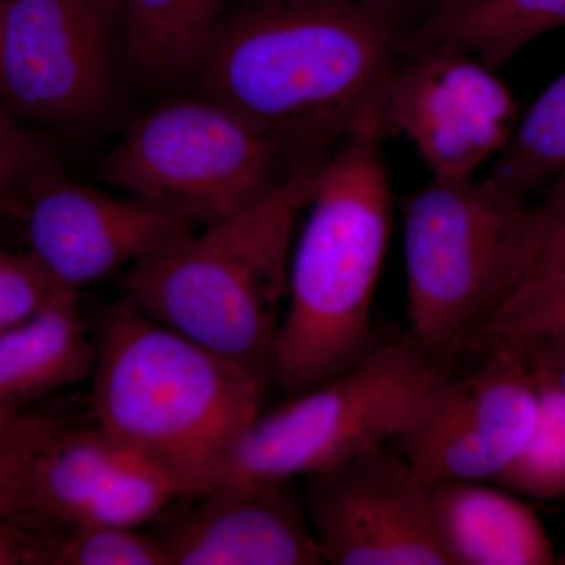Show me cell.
Returning a JSON list of instances; mask_svg holds the SVG:
<instances>
[{"mask_svg": "<svg viewBox=\"0 0 565 565\" xmlns=\"http://www.w3.org/2000/svg\"><path fill=\"white\" fill-rule=\"evenodd\" d=\"M51 565H167L154 534L126 527H71L63 531Z\"/></svg>", "mask_w": 565, "mask_h": 565, "instance_id": "25", "label": "cell"}, {"mask_svg": "<svg viewBox=\"0 0 565 565\" xmlns=\"http://www.w3.org/2000/svg\"><path fill=\"white\" fill-rule=\"evenodd\" d=\"M136 459L102 427H66L33 471L31 512L24 519L46 530L68 531L96 497Z\"/></svg>", "mask_w": 565, "mask_h": 565, "instance_id": "17", "label": "cell"}, {"mask_svg": "<svg viewBox=\"0 0 565 565\" xmlns=\"http://www.w3.org/2000/svg\"><path fill=\"white\" fill-rule=\"evenodd\" d=\"M382 139L345 137L316 180L275 356V381L291 396L344 374L375 349L371 310L392 233Z\"/></svg>", "mask_w": 565, "mask_h": 565, "instance_id": "4", "label": "cell"}, {"mask_svg": "<svg viewBox=\"0 0 565 565\" xmlns=\"http://www.w3.org/2000/svg\"><path fill=\"white\" fill-rule=\"evenodd\" d=\"M95 363L79 291L58 288L35 315L0 332V411H28L41 397L87 379Z\"/></svg>", "mask_w": 565, "mask_h": 565, "instance_id": "15", "label": "cell"}, {"mask_svg": "<svg viewBox=\"0 0 565 565\" xmlns=\"http://www.w3.org/2000/svg\"><path fill=\"white\" fill-rule=\"evenodd\" d=\"M412 22L352 0H243L200 58L204 98L326 162L356 132L381 137L385 93Z\"/></svg>", "mask_w": 565, "mask_h": 565, "instance_id": "1", "label": "cell"}, {"mask_svg": "<svg viewBox=\"0 0 565 565\" xmlns=\"http://www.w3.org/2000/svg\"><path fill=\"white\" fill-rule=\"evenodd\" d=\"M29 252L62 288L81 291L143 262L195 226L132 199H117L70 181L62 169L32 189L21 218Z\"/></svg>", "mask_w": 565, "mask_h": 565, "instance_id": "12", "label": "cell"}, {"mask_svg": "<svg viewBox=\"0 0 565 565\" xmlns=\"http://www.w3.org/2000/svg\"><path fill=\"white\" fill-rule=\"evenodd\" d=\"M154 534L167 565H318L323 559L289 481L222 484Z\"/></svg>", "mask_w": 565, "mask_h": 565, "instance_id": "13", "label": "cell"}, {"mask_svg": "<svg viewBox=\"0 0 565 565\" xmlns=\"http://www.w3.org/2000/svg\"><path fill=\"white\" fill-rule=\"evenodd\" d=\"M321 169L292 162L259 202L134 264L125 296L152 321L237 364L264 393L275 382L294 226Z\"/></svg>", "mask_w": 565, "mask_h": 565, "instance_id": "3", "label": "cell"}, {"mask_svg": "<svg viewBox=\"0 0 565 565\" xmlns=\"http://www.w3.org/2000/svg\"><path fill=\"white\" fill-rule=\"evenodd\" d=\"M61 534L24 516L0 519V565H51Z\"/></svg>", "mask_w": 565, "mask_h": 565, "instance_id": "27", "label": "cell"}, {"mask_svg": "<svg viewBox=\"0 0 565 565\" xmlns=\"http://www.w3.org/2000/svg\"><path fill=\"white\" fill-rule=\"evenodd\" d=\"M95 2L106 14L107 20L111 21L115 17H120L125 0H95Z\"/></svg>", "mask_w": 565, "mask_h": 565, "instance_id": "31", "label": "cell"}, {"mask_svg": "<svg viewBox=\"0 0 565 565\" xmlns=\"http://www.w3.org/2000/svg\"><path fill=\"white\" fill-rule=\"evenodd\" d=\"M565 333V256L535 262L522 285L512 294L489 332L490 349L526 351L531 345Z\"/></svg>", "mask_w": 565, "mask_h": 565, "instance_id": "20", "label": "cell"}, {"mask_svg": "<svg viewBox=\"0 0 565 565\" xmlns=\"http://www.w3.org/2000/svg\"><path fill=\"white\" fill-rule=\"evenodd\" d=\"M565 28V0H437L405 33L401 54L446 44L500 70L535 39Z\"/></svg>", "mask_w": 565, "mask_h": 565, "instance_id": "16", "label": "cell"}, {"mask_svg": "<svg viewBox=\"0 0 565 565\" xmlns=\"http://www.w3.org/2000/svg\"><path fill=\"white\" fill-rule=\"evenodd\" d=\"M523 353L535 384L553 386L565 393V333L531 345Z\"/></svg>", "mask_w": 565, "mask_h": 565, "instance_id": "29", "label": "cell"}, {"mask_svg": "<svg viewBox=\"0 0 565 565\" xmlns=\"http://www.w3.org/2000/svg\"><path fill=\"white\" fill-rule=\"evenodd\" d=\"M508 88L470 52L434 44L401 54L386 87L382 131L415 145L434 177H473L519 122Z\"/></svg>", "mask_w": 565, "mask_h": 565, "instance_id": "10", "label": "cell"}, {"mask_svg": "<svg viewBox=\"0 0 565 565\" xmlns=\"http://www.w3.org/2000/svg\"><path fill=\"white\" fill-rule=\"evenodd\" d=\"M424 486L449 565L555 563L541 520L522 501L476 481Z\"/></svg>", "mask_w": 565, "mask_h": 565, "instance_id": "14", "label": "cell"}, {"mask_svg": "<svg viewBox=\"0 0 565 565\" xmlns=\"http://www.w3.org/2000/svg\"><path fill=\"white\" fill-rule=\"evenodd\" d=\"M57 170L50 145L0 104V214L21 221L32 189Z\"/></svg>", "mask_w": 565, "mask_h": 565, "instance_id": "23", "label": "cell"}, {"mask_svg": "<svg viewBox=\"0 0 565 565\" xmlns=\"http://www.w3.org/2000/svg\"><path fill=\"white\" fill-rule=\"evenodd\" d=\"M544 215V239L535 262L565 256V173L550 184L548 196L541 207Z\"/></svg>", "mask_w": 565, "mask_h": 565, "instance_id": "28", "label": "cell"}, {"mask_svg": "<svg viewBox=\"0 0 565 565\" xmlns=\"http://www.w3.org/2000/svg\"><path fill=\"white\" fill-rule=\"evenodd\" d=\"M3 0H0V40H2Z\"/></svg>", "mask_w": 565, "mask_h": 565, "instance_id": "32", "label": "cell"}, {"mask_svg": "<svg viewBox=\"0 0 565 565\" xmlns=\"http://www.w3.org/2000/svg\"><path fill=\"white\" fill-rule=\"evenodd\" d=\"M537 386V419L519 456L492 482L511 492L553 500L565 494V393Z\"/></svg>", "mask_w": 565, "mask_h": 565, "instance_id": "21", "label": "cell"}, {"mask_svg": "<svg viewBox=\"0 0 565 565\" xmlns=\"http://www.w3.org/2000/svg\"><path fill=\"white\" fill-rule=\"evenodd\" d=\"M58 288L33 253L0 245V332L35 315Z\"/></svg>", "mask_w": 565, "mask_h": 565, "instance_id": "26", "label": "cell"}, {"mask_svg": "<svg viewBox=\"0 0 565 565\" xmlns=\"http://www.w3.org/2000/svg\"><path fill=\"white\" fill-rule=\"evenodd\" d=\"M262 396L237 364L152 321L128 297L103 311L93 418L174 498L195 500L223 484Z\"/></svg>", "mask_w": 565, "mask_h": 565, "instance_id": "2", "label": "cell"}, {"mask_svg": "<svg viewBox=\"0 0 565 565\" xmlns=\"http://www.w3.org/2000/svg\"><path fill=\"white\" fill-rule=\"evenodd\" d=\"M173 498L169 482L136 457L93 500L74 527L137 530Z\"/></svg>", "mask_w": 565, "mask_h": 565, "instance_id": "24", "label": "cell"}, {"mask_svg": "<svg viewBox=\"0 0 565 565\" xmlns=\"http://www.w3.org/2000/svg\"><path fill=\"white\" fill-rule=\"evenodd\" d=\"M305 511L323 563L449 565L426 486L385 445L308 475Z\"/></svg>", "mask_w": 565, "mask_h": 565, "instance_id": "11", "label": "cell"}, {"mask_svg": "<svg viewBox=\"0 0 565 565\" xmlns=\"http://www.w3.org/2000/svg\"><path fill=\"white\" fill-rule=\"evenodd\" d=\"M537 386L523 352L490 349L476 373L438 386L394 444L422 484L493 481L537 419Z\"/></svg>", "mask_w": 565, "mask_h": 565, "instance_id": "8", "label": "cell"}, {"mask_svg": "<svg viewBox=\"0 0 565 565\" xmlns=\"http://www.w3.org/2000/svg\"><path fill=\"white\" fill-rule=\"evenodd\" d=\"M449 379L408 333L375 348L352 370L259 414L223 484L291 481L385 445Z\"/></svg>", "mask_w": 565, "mask_h": 565, "instance_id": "7", "label": "cell"}, {"mask_svg": "<svg viewBox=\"0 0 565 565\" xmlns=\"http://www.w3.org/2000/svg\"><path fill=\"white\" fill-rule=\"evenodd\" d=\"M106 14L95 0H3L0 98L18 118L87 125L111 103Z\"/></svg>", "mask_w": 565, "mask_h": 565, "instance_id": "9", "label": "cell"}, {"mask_svg": "<svg viewBox=\"0 0 565 565\" xmlns=\"http://www.w3.org/2000/svg\"><path fill=\"white\" fill-rule=\"evenodd\" d=\"M225 0H125L122 51L129 70L152 87L195 70L222 20Z\"/></svg>", "mask_w": 565, "mask_h": 565, "instance_id": "18", "label": "cell"}, {"mask_svg": "<svg viewBox=\"0 0 565 565\" xmlns=\"http://www.w3.org/2000/svg\"><path fill=\"white\" fill-rule=\"evenodd\" d=\"M565 173V73L553 82L500 151L487 184L515 199L552 184Z\"/></svg>", "mask_w": 565, "mask_h": 565, "instance_id": "19", "label": "cell"}, {"mask_svg": "<svg viewBox=\"0 0 565 565\" xmlns=\"http://www.w3.org/2000/svg\"><path fill=\"white\" fill-rule=\"evenodd\" d=\"M273 137L212 99L163 104L128 126L99 177L195 228L259 202L291 172Z\"/></svg>", "mask_w": 565, "mask_h": 565, "instance_id": "6", "label": "cell"}, {"mask_svg": "<svg viewBox=\"0 0 565 565\" xmlns=\"http://www.w3.org/2000/svg\"><path fill=\"white\" fill-rule=\"evenodd\" d=\"M403 17L415 24L437 0H352Z\"/></svg>", "mask_w": 565, "mask_h": 565, "instance_id": "30", "label": "cell"}, {"mask_svg": "<svg viewBox=\"0 0 565 565\" xmlns=\"http://www.w3.org/2000/svg\"><path fill=\"white\" fill-rule=\"evenodd\" d=\"M66 427L47 415L0 411V519L29 515L33 471Z\"/></svg>", "mask_w": 565, "mask_h": 565, "instance_id": "22", "label": "cell"}, {"mask_svg": "<svg viewBox=\"0 0 565 565\" xmlns=\"http://www.w3.org/2000/svg\"><path fill=\"white\" fill-rule=\"evenodd\" d=\"M542 239L541 207L473 177H434L405 206L408 334L451 373L463 352L484 344Z\"/></svg>", "mask_w": 565, "mask_h": 565, "instance_id": "5", "label": "cell"}]
</instances>
